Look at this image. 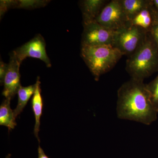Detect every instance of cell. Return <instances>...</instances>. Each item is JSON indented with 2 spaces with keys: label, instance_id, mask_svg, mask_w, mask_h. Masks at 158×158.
Returning <instances> with one entry per match:
<instances>
[{
  "label": "cell",
  "instance_id": "cell-5",
  "mask_svg": "<svg viewBox=\"0 0 158 158\" xmlns=\"http://www.w3.org/2000/svg\"><path fill=\"white\" fill-rule=\"evenodd\" d=\"M141 28L129 25L117 31L114 46L124 55L132 54L145 38Z\"/></svg>",
  "mask_w": 158,
  "mask_h": 158
},
{
  "label": "cell",
  "instance_id": "cell-20",
  "mask_svg": "<svg viewBox=\"0 0 158 158\" xmlns=\"http://www.w3.org/2000/svg\"><path fill=\"white\" fill-rule=\"evenodd\" d=\"M37 151H38V158H49L45 154L43 150L40 146L38 147Z\"/></svg>",
  "mask_w": 158,
  "mask_h": 158
},
{
  "label": "cell",
  "instance_id": "cell-13",
  "mask_svg": "<svg viewBox=\"0 0 158 158\" xmlns=\"http://www.w3.org/2000/svg\"><path fill=\"white\" fill-rule=\"evenodd\" d=\"M121 2L130 22L139 12L147 8V2L143 0H124Z\"/></svg>",
  "mask_w": 158,
  "mask_h": 158
},
{
  "label": "cell",
  "instance_id": "cell-22",
  "mask_svg": "<svg viewBox=\"0 0 158 158\" xmlns=\"http://www.w3.org/2000/svg\"><path fill=\"white\" fill-rule=\"evenodd\" d=\"M153 3H154L156 7L158 8V0H155L153 1Z\"/></svg>",
  "mask_w": 158,
  "mask_h": 158
},
{
  "label": "cell",
  "instance_id": "cell-4",
  "mask_svg": "<svg viewBox=\"0 0 158 158\" xmlns=\"http://www.w3.org/2000/svg\"><path fill=\"white\" fill-rule=\"evenodd\" d=\"M101 25L117 31L127 27L129 20L121 1H112L102 9L95 21Z\"/></svg>",
  "mask_w": 158,
  "mask_h": 158
},
{
  "label": "cell",
  "instance_id": "cell-17",
  "mask_svg": "<svg viewBox=\"0 0 158 158\" xmlns=\"http://www.w3.org/2000/svg\"><path fill=\"white\" fill-rule=\"evenodd\" d=\"M16 1H1L0 15L1 17L6 13L8 9L11 8H15Z\"/></svg>",
  "mask_w": 158,
  "mask_h": 158
},
{
  "label": "cell",
  "instance_id": "cell-16",
  "mask_svg": "<svg viewBox=\"0 0 158 158\" xmlns=\"http://www.w3.org/2000/svg\"><path fill=\"white\" fill-rule=\"evenodd\" d=\"M146 85L150 94L152 102L158 112V75L153 81Z\"/></svg>",
  "mask_w": 158,
  "mask_h": 158
},
{
  "label": "cell",
  "instance_id": "cell-14",
  "mask_svg": "<svg viewBox=\"0 0 158 158\" xmlns=\"http://www.w3.org/2000/svg\"><path fill=\"white\" fill-rule=\"evenodd\" d=\"M152 23L151 15L147 8L139 12L131 22V24L132 25L144 29L149 28L151 25Z\"/></svg>",
  "mask_w": 158,
  "mask_h": 158
},
{
  "label": "cell",
  "instance_id": "cell-10",
  "mask_svg": "<svg viewBox=\"0 0 158 158\" xmlns=\"http://www.w3.org/2000/svg\"><path fill=\"white\" fill-rule=\"evenodd\" d=\"M105 2L103 0H85L81 2L84 25L95 21Z\"/></svg>",
  "mask_w": 158,
  "mask_h": 158
},
{
  "label": "cell",
  "instance_id": "cell-11",
  "mask_svg": "<svg viewBox=\"0 0 158 158\" xmlns=\"http://www.w3.org/2000/svg\"><path fill=\"white\" fill-rule=\"evenodd\" d=\"M11 99L6 98L3 101L0 106V125L13 129L16 126L14 111L10 107Z\"/></svg>",
  "mask_w": 158,
  "mask_h": 158
},
{
  "label": "cell",
  "instance_id": "cell-18",
  "mask_svg": "<svg viewBox=\"0 0 158 158\" xmlns=\"http://www.w3.org/2000/svg\"><path fill=\"white\" fill-rule=\"evenodd\" d=\"M8 69V64L1 60L0 62V82L1 85H3L4 80Z\"/></svg>",
  "mask_w": 158,
  "mask_h": 158
},
{
  "label": "cell",
  "instance_id": "cell-2",
  "mask_svg": "<svg viewBox=\"0 0 158 158\" xmlns=\"http://www.w3.org/2000/svg\"><path fill=\"white\" fill-rule=\"evenodd\" d=\"M127 70L132 78L143 81L158 69V46L151 35L145 36L143 42L130 56Z\"/></svg>",
  "mask_w": 158,
  "mask_h": 158
},
{
  "label": "cell",
  "instance_id": "cell-6",
  "mask_svg": "<svg viewBox=\"0 0 158 158\" xmlns=\"http://www.w3.org/2000/svg\"><path fill=\"white\" fill-rule=\"evenodd\" d=\"M82 46H114L117 31L103 27L96 22L84 25Z\"/></svg>",
  "mask_w": 158,
  "mask_h": 158
},
{
  "label": "cell",
  "instance_id": "cell-9",
  "mask_svg": "<svg viewBox=\"0 0 158 158\" xmlns=\"http://www.w3.org/2000/svg\"><path fill=\"white\" fill-rule=\"evenodd\" d=\"M41 92L40 77H37V81L35 83V91L31 99V104L35 118L34 134L39 142H40V141L38 137V133L39 132L40 118L42 116L43 108V101L41 96Z\"/></svg>",
  "mask_w": 158,
  "mask_h": 158
},
{
  "label": "cell",
  "instance_id": "cell-15",
  "mask_svg": "<svg viewBox=\"0 0 158 158\" xmlns=\"http://www.w3.org/2000/svg\"><path fill=\"white\" fill-rule=\"evenodd\" d=\"M48 2L47 1H16L15 8L31 9L43 7Z\"/></svg>",
  "mask_w": 158,
  "mask_h": 158
},
{
  "label": "cell",
  "instance_id": "cell-19",
  "mask_svg": "<svg viewBox=\"0 0 158 158\" xmlns=\"http://www.w3.org/2000/svg\"><path fill=\"white\" fill-rule=\"evenodd\" d=\"M151 35L156 41V43L158 46V26L153 24L151 30Z\"/></svg>",
  "mask_w": 158,
  "mask_h": 158
},
{
  "label": "cell",
  "instance_id": "cell-23",
  "mask_svg": "<svg viewBox=\"0 0 158 158\" xmlns=\"http://www.w3.org/2000/svg\"><path fill=\"white\" fill-rule=\"evenodd\" d=\"M10 157H11V155L10 154H8L6 157V158H10Z\"/></svg>",
  "mask_w": 158,
  "mask_h": 158
},
{
  "label": "cell",
  "instance_id": "cell-7",
  "mask_svg": "<svg viewBox=\"0 0 158 158\" xmlns=\"http://www.w3.org/2000/svg\"><path fill=\"white\" fill-rule=\"evenodd\" d=\"M13 52L20 64L26 58L31 57L41 60L45 63L47 67L52 66L46 50L45 40L40 34H37L33 39Z\"/></svg>",
  "mask_w": 158,
  "mask_h": 158
},
{
  "label": "cell",
  "instance_id": "cell-12",
  "mask_svg": "<svg viewBox=\"0 0 158 158\" xmlns=\"http://www.w3.org/2000/svg\"><path fill=\"white\" fill-rule=\"evenodd\" d=\"M35 89V84L27 87L21 86L18 90V100L17 106L14 110V116L16 118L22 112L27 104L31 96L34 94Z\"/></svg>",
  "mask_w": 158,
  "mask_h": 158
},
{
  "label": "cell",
  "instance_id": "cell-3",
  "mask_svg": "<svg viewBox=\"0 0 158 158\" xmlns=\"http://www.w3.org/2000/svg\"><path fill=\"white\" fill-rule=\"evenodd\" d=\"M112 45L82 46L81 56L96 81L116 65L123 56Z\"/></svg>",
  "mask_w": 158,
  "mask_h": 158
},
{
  "label": "cell",
  "instance_id": "cell-21",
  "mask_svg": "<svg viewBox=\"0 0 158 158\" xmlns=\"http://www.w3.org/2000/svg\"><path fill=\"white\" fill-rule=\"evenodd\" d=\"M154 24L158 26V13H156L155 16L154 23Z\"/></svg>",
  "mask_w": 158,
  "mask_h": 158
},
{
  "label": "cell",
  "instance_id": "cell-8",
  "mask_svg": "<svg viewBox=\"0 0 158 158\" xmlns=\"http://www.w3.org/2000/svg\"><path fill=\"white\" fill-rule=\"evenodd\" d=\"M20 65L12 51L10 54L8 70L3 83L2 95L6 98L11 99L17 94L18 90L21 86L19 73Z\"/></svg>",
  "mask_w": 158,
  "mask_h": 158
},
{
  "label": "cell",
  "instance_id": "cell-1",
  "mask_svg": "<svg viewBox=\"0 0 158 158\" xmlns=\"http://www.w3.org/2000/svg\"><path fill=\"white\" fill-rule=\"evenodd\" d=\"M117 117L149 125L156 120L158 112L143 81L131 78L118 90Z\"/></svg>",
  "mask_w": 158,
  "mask_h": 158
}]
</instances>
